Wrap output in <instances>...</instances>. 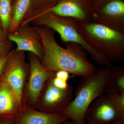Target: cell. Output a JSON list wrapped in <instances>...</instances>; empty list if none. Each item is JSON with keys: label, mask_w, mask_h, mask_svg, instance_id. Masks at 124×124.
<instances>
[{"label": "cell", "mask_w": 124, "mask_h": 124, "mask_svg": "<svg viewBox=\"0 0 124 124\" xmlns=\"http://www.w3.org/2000/svg\"><path fill=\"white\" fill-rule=\"evenodd\" d=\"M39 33L44 47L41 61L46 69L53 71L64 70L72 77L88 75L96 70L89 61L87 52L80 45L69 42L63 48L55 39V32L44 26H33Z\"/></svg>", "instance_id": "obj_1"}, {"label": "cell", "mask_w": 124, "mask_h": 124, "mask_svg": "<svg viewBox=\"0 0 124 124\" xmlns=\"http://www.w3.org/2000/svg\"><path fill=\"white\" fill-rule=\"evenodd\" d=\"M113 66H102L83 77L78 86L75 98L61 113L77 124L84 122L89 107L96 99L104 94Z\"/></svg>", "instance_id": "obj_2"}, {"label": "cell", "mask_w": 124, "mask_h": 124, "mask_svg": "<svg viewBox=\"0 0 124 124\" xmlns=\"http://www.w3.org/2000/svg\"><path fill=\"white\" fill-rule=\"evenodd\" d=\"M83 38L111 63L124 59V32L94 21L77 22Z\"/></svg>", "instance_id": "obj_3"}, {"label": "cell", "mask_w": 124, "mask_h": 124, "mask_svg": "<svg viewBox=\"0 0 124 124\" xmlns=\"http://www.w3.org/2000/svg\"><path fill=\"white\" fill-rule=\"evenodd\" d=\"M32 26H44L58 33L64 44L72 42L79 44L96 63L102 66H111L112 63L86 42L77 26V21L46 11L30 17L23 21Z\"/></svg>", "instance_id": "obj_4"}, {"label": "cell", "mask_w": 124, "mask_h": 124, "mask_svg": "<svg viewBox=\"0 0 124 124\" xmlns=\"http://www.w3.org/2000/svg\"><path fill=\"white\" fill-rule=\"evenodd\" d=\"M24 51L13 49L10 53L4 70L0 77V82L10 88L20 105L24 108V88L29 72V64L25 61Z\"/></svg>", "instance_id": "obj_5"}, {"label": "cell", "mask_w": 124, "mask_h": 124, "mask_svg": "<svg viewBox=\"0 0 124 124\" xmlns=\"http://www.w3.org/2000/svg\"><path fill=\"white\" fill-rule=\"evenodd\" d=\"M29 72L24 93L25 103L36 109L40 94L46 82L55 76V72L46 69L39 58L28 53Z\"/></svg>", "instance_id": "obj_6"}, {"label": "cell", "mask_w": 124, "mask_h": 124, "mask_svg": "<svg viewBox=\"0 0 124 124\" xmlns=\"http://www.w3.org/2000/svg\"><path fill=\"white\" fill-rule=\"evenodd\" d=\"M51 79L46 82L41 91L36 108L46 113H61L72 100L73 88L70 85L67 89L58 88L53 84Z\"/></svg>", "instance_id": "obj_7"}, {"label": "cell", "mask_w": 124, "mask_h": 124, "mask_svg": "<svg viewBox=\"0 0 124 124\" xmlns=\"http://www.w3.org/2000/svg\"><path fill=\"white\" fill-rule=\"evenodd\" d=\"M7 39L15 43L17 51H28L41 60L44 47L39 33L29 23L22 22L17 28L7 35Z\"/></svg>", "instance_id": "obj_8"}, {"label": "cell", "mask_w": 124, "mask_h": 124, "mask_svg": "<svg viewBox=\"0 0 124 124\" xmlns=\"http://www.w3.org/2000/svg\"><path fill=\"white\" fill-rule=\"evenodd\" d=\"M87 123L106 124L124 121L116 108L110 94L106 93L96 99L89 107L85 116Z\"/></svg>", "instance_id": "obj_9"}, {"label": "cell", "mask_w": 124, "mask_h": 124, "mask_svg": "<svg viewBox=\"0 0 124 124\" xmlns=\"http://www.w3.org/2000/svg\"><path fill=\"white\" fill-rule=\"evenodd\" d=\"M94 9L92 0H60L48 11L77 22L85 23L93 21Z\"/></svg>", "instance_id": "obj_10"}, {"label": "cell", "mask_w": 124, "mask_h": 124, "mask_svg": "<svg viewBox=\"0 0 124 124\" xmlns=\"http://www.w3.org/2000/svg\"><path fill=\"white\" fill-rule=\"evenodd\" d=\"M93 21L124 32V0H107L94 9Z\"/></svg>", "instance_id": "obj_11"}, {"label": "cell", "mask_w": 124, "mask_h": 124, "mask_svg": "<svg viewBox=\"0 0 124 124\" xmlns=\"http://www.w3.org/2000/svg\"><path fill=\"white\" fill-rule=\"evenodd\" d=\"M69 120L61 113H46L26 105L22 111L12 120L14 124H59Z\"/></svg>", "instance_id": "obj_12"}, {"label": "cell", "mask_w": 124, "mask_h": 124, "mask_svg": "<svg viewBox=\"0 0 124 124\" xmlns=\"http://www.w3.org/2000/svg\"><path fill=\"white\" fill-rule=\"evenodd\" d=\"M24 108L10 88L0 82V118L13 120Z\"/></svg>", "instance_id": "obj_13"}, {"label": "cell", "mask_w": 124, "mask_h": 124, "mask_svg": "<svg viewBox=\"0 0 124 124\" xmlns=\"http://www.w3.org/2000/svg\"><path fill=\"white\" fill-rule=\"evenodd\" d=\"M32 0H14L12 4V15L9 32L19 26L26 16Z\"/></svg>", "instance_id": "obj_14"}, {"label": "cell", "mask_w": 124, "mask_h": 124, "mask_svg": "<svg viewBox=\"0 0 124 124\" xmlns=\"http://www.w3.org/2000/svg\"><path fill=\"white\" fill-rule=\"evenodd\" d=\"M124 93V64L113 66L104 90V93Z\"/></svg>", "instance_id": "obj_15"}, {"label": "cell", "mask_w": 124, "mask_h": 124, "mask_svg": "<svg viewBox=\"0 0 124 124\" xmlns=\"http://www.w3.org/2000/svg\"><path fill=\"white\" fill-rule=\"evenodd\" d=\"M60 0H32L31 8L24 19L49 10L57 4Z\"/></svg>", "instance_id": "obj_16"}, {"label": "cell", "mask_w": 124, "mask_h": 124, "mask_svg": "<svg viewBox=\"0 0 124 124\" xmlns=\"http://www.w3.org/2000/svg\"><path fill=\"white\" fill-rule=\"evenodd\" d=\"M11 0H0V22L7 35L11 22Z\"/></svg>", "instance_id": "obj_17"}, {"label": "cell", "mask_w": 124, "mask_h": 124, "mask_svg": "<svg viewBox=\"0 0 124 124\" xmlns=\"http://www.w3.org/2000/svg\"><path fill=\"white\" fill-rule=\"evenodd\" d=\"M108 93L116 108L124 117V93Z\"/></svg>", "instance_id": "obj_18"}, {"label": "cell", "mask_w": 124, "mask_h": 124, "mask_svg": "<svg viewBox=\"0 0 124 124\" xmlns=\"http://www.w3.org/2000/svg\"><path fill=\"white\" fill-rule=\"evenodd\" d=\"M13 42L7 39L0 42V57L8 54L13 49Z\"/></svg>", "instance_id": "obj_19"}, {"label": "cell", "mask_w": 124, "mask_h": 124, "mask_svg": "<svg viewBox=\"0 0 124 124\" xmlns=\"http://www.w3.org/2000/svg\"><path fill=\"white\" fill-rule=\"evenodd\" d=\"M51 80L54 85L60 89H67L70 86L68 84L67 81L60 79L59 78L55 77V76L51 78Z\"/></svg>", "instance_id": "obj_20"}, {"label": "cell", "mask_w": 124, "mask_h": 124, "mask_svg": "<svg viewBox=\"0 0 124 124\" xmlns=\"http://www.w3.org/2000/svg\"><path fill=\"white\" fill-rule=\"evenodd\" d=\"M70 73L64 70H60L55 72V77L67 81L70 78Z\"/></svg>", "instance_id": "obj_21"}, {"label": "cell", "mask_w": 124, "mask_h": 124, "mask_svg": "<svg viewBox=\"0 0 124 124\" xmlns=\"http://www.w3.org/2000/svg\"><path fill=\"white\" fill-rule=\"evenodd\" d=\"M10 52L6 55H3L0 57V77L2 75L4 70L6 62Z\"/></svg>", "instance_id": "obj_22"}, {"label": "cell", "mask_w": 124, "mask_h": 124, "mask_svg": "<svg viewBox=\"0 0 124 124\" xmlns=\"http://www.w3.org/2000/svg\"><path fill=\"white\" fill-rule=\"evenodd\" d=\"M7 35L5 32L4 28L0 22V42H2L7 39Z\"/></svg>", "instance_id": "obj_23"}, {"label": "cell", "mask_w": 124, "mask_h": 124, "mask_svg": "<svg viewBox=\"0 0 124 124\" xmlns=\"http://www.w3.org/2000/svg\"><path fill=\"white\" fill-rule=\"evenodd\" d=\"M0 124H14L12 120L0 118Z\"/></svg>", "instance_id": "obj_24"}, {"label": "cell", "mask_w": 124, "mask_h": 124, "mask_svg": "<svg viewBox=\"0 0 124 124\" xmlns=\"http://www.w3.org/2000/svg\"><path fill=\"white\" fill-rule=\"evenodd\" d=\"M106 0H92L95 8Z\"/></svg>", "instance_id": "obj_25"}, {"label": "cell", "mask_w": 124, "mask_h": 124, "mask_svg": "<svg viewBox=\"0 0 124 124\" xmlns=\"http://www.w3.org/2000/svg\"><path fill=\"white\" fill-rule=\"evenodd\" d=\"M86 124H124V121L122 120H120L116 122H113V123H109V124H92V123H86Z\"/></svg>", "instance_id": "obj_26"}, {"label": "cell", "mask_w": 124, "mask_h": 124, "mask_svg": "<svg viewBox=\"0 0 124 124\" xmlns=\"http://www.w3.org/2000/svg\"><path fill=\"white\" fill-rule=\"evenodd\" d=\"M63 124H86V122H82V123L80 124H77V123H75V122H73V121H71L67 120L64 122H63Z\"/></svg>", "instance_id": "obj_27"}, {"label": "cell", "mask_w": 124, "mask_h": 124, "mask_svg": "<svg viewBox=\"0 0 124 124\" xmlns=\"http://www.w3.org/2000/svg\"><path fill=\"white\" fill-rule=\"evenodd\" d=\"M63 124V123H61V124Z\"/></svg>", "instance_id": "obj_28"}]
</instances>
